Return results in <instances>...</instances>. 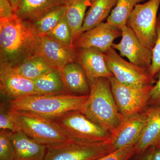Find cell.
Instances as JSON below:
<instances>
[{
    "label": "cell",
    "instance_id": "cell-1",
    "mask_svg": "<svg viewBox=\"0 0 160 160\" xmlns=\"http://www.w3.org/2000/svg\"><path fill=\"white\" fill-rule=\"evenodd\" d=\"M42 37L32 24L15 14L0 18V63L12 67L39 56Z\"/></svg>",
    "mask_w": 160,
    "mask_h": 160
},
{
    "label": "cell",
    "instance_id": "cell-2",
    "mask_svg": "<svg viewBox=\"0 0 160 160\" xmlns=\"http://www.w3.org/2000/svg\"><path fill=\"white\" fill-rule=\"evenodd\" d=\"M88 95L71 93L32 94L9 101L10 109L54 120L72 111H80Z\"/></svg>",
    "mask_w": 160,
    "mask_h": 160
},
{
    "label": "cell",
    "instance_id": "cell-3",
    "mask_svg": "<svg viewBox=\"0 0 160 160\" xmlns=\"http://www.w3.org/2000/svg\"><path fill=\"white\" fill-rule=\"evenodd\" d=\"M80 112L111 133L117 128L122 115L115 101L109 79L99 78L90 84L88 99Z\"/></svg>",
    "mask_w": 160,
    "mask_h": 160
},
{
    "label": "cell",
    "instance_id": "cell-4",
    "mask_svg": "<svg viewBox=\"0 0 160 160\" xmlns=\"http://www.w3.org/2000/svg\"><path fill=\"white\" fill-rule=\"evenodd\" d=\"M10 110L19 129L39 144L54 146L69 139L54 120L29 112Z\"/></svg>",
    "mask_w": 160,
    "mask_h": 160
},
{
    "label": "cell",
    "instance_id": "cell-5",
    "mask_svg": "<svg viewBox=\"0 0 160 160\" xmlns=\"http://www.w3.org/2000/svg\"><path fill=\"white\" fill-rule=\"evenodd\" d=\"M114 151L110 138L99 142L69 139L61 144L46 146L43 160H96Z\"/></svg>",
    "mask_w": 160,
    "mask_h": 160
},
{
    "label": "cell",
    "instance_id": "cell-6",
    "mask_svg": "<svg viewBox=\"0 0 160 160\" xmlns=\"http://www.w3.org/2000/svg\"><path fill=\"white\" fill-rule=\"evenodd\" d=\"M160 6V0H149L137 4L126 24L143 46L151 50L156 41L157 14Z\"/></svg>",
    "mask_w": 160,
    "mask_h": 160
},
{
    "label": "cell",
    "instance_id": "cell-7",
    "mask_svg": "<svg viewBox=\"0 0 160 160\" xmlns=\"http://www.w3.org/2000/svg\"><path fill=\"white\" fill-rule=\"evenodd\" d=\"M69 139L84 142H103L111 133L80 111H72L54 120Z\"/></svg>",
    "mask_w": 160,
    "mask_h": 160
},
{
    "label": "cell",
    "instance_id": "cell-8",
    "mask_svg": "<svg viewBox=\"0 0 160 160\" xmlns=\"http://www.w3.org/2000/svg\"><path fill=\"white\" fill-rule=\"evenodd\" d=\"M104 54L109 71L122 84L130 87L142 88L152 86L156 82L150 75L149 68L140 67L127 62L112 47Z\"/></svg>",
    "mask_w": 160,
    "mask_h": 160
},
{
    "label": "cell",
    "instance_id": "cell-9",
    "mask_svg": "<svg viewBox=\"0 0 160 160\" xmlns=\"http://www.w3.org/2000/svg\"><path fill=\"white\" fill-rule=\"evenodd\" d=\"M109 79L115 101L123 116L132 115L144 111L148 105L153 85L135 88L122 84L113 76Z\"/></svg>",
    "mask_w": 160,
    "mask_h": 160
},
{
    "label": "cell",
    "instance_id": "cell-10",
    "mask_svg": "<svg viewBox=\"0 0 160 160\" xmlns=\"http://www.w3.org/2000/svg\"><path fill=\"white\" fill-rule=\"evenodd\" d=\"M147 118V109L137 114L122 117L110 138L114 150L135 145L139 139Z\"/></svg>",
    "mask_w": 160,
    "mask_h": 160
},
{
    "label": "cell",
    "instance_id": "cell-11",
    "mask_svg": "<svg viewBox=\"0 0 160 160\" xmlns=\"http://www.w3.org/2000/svg\"><path fill=\"white\" fill-rule=\"evenodd\" d=\"M122 39L118 44L113 43L112 48L119 52L129 62L136 66L149 68L152 60V50L143 46L134 32L127 26L122 29Z\"/></svg>",
    "mask_w": 160,
    "mask_h": 160
},
{
    "label": "cell",
    "instance_id": "cell-12",
    "mask_svg": "<svg viewBox=\"0 0 160 160\" xmlns=\"http://www.w3.org/2000/svg\"><path fill=\"white\" fill-rule=\"evenodd\" d=\"M122 30L106 22L84 32L73 44L75 49L94 48L103 52L112 47L113 41L122 37Z\"/></svg>",
    "mask_w": 160,
    "mask_h": 160
},
{
    "label": "cell",
    "instance_id": "cell-13",
    "mask_svg": "<svg viewBox=\"0 0 160 160\" xmlns=\"http://www.w3.org/2000/svg\"><path fill=\"white\" fill-rule=\"evenodd\" d=\"M1 94L10 100L37 94L34 81L22 76L13 67L0 63Z\"/></svg>",
    "mask_w": 160,
    "mask_h": 160
},
{
    "label": "cell",
    "instance_id": "cell-14",
    "mask_svg": "<svg viewBox=\"0 0 160 160\" xmlns=\"http://www.w3.org/2000/svg\"><path fill=\"white\" fill-rule=\"evenodd\" d=\"M77 50L49 37H42L39 56L52 68L60 70L69 63L76 62Z\"/></svg>",
    "mask_w": 160,
    "mask_h": 160
},
{
    "label": "cell",
    "instance_id": "cell-15",
    "mask_svg": "<svg viewBox=\"0 0 160 160\" xmlns=\"http://www.w3.org/2000/svg\"><path fill=\"white\" fill-rule=\"evenodd\" d=\"M77 62L82 67L89 85L99 78L113 76L108 69L103 52L94 48L77 49Z\"/></svg>",
    "mask_w": 160,
    "mask_h": 160
},
{
    "label": "cell",
    "instance_id": "cell-16",
    "mask_svg": "<svg viewBox=\"0 0 160 160\" xmlns=\"http://www.w3.org/2000/svg\"><path fill=\"white\" fill-rule=\"evenodd\" d=\"M10 137L15 152V160H43L46 146L35 142L18 129L11 132Z\"/></svg>",
    "mask_w": 160,
    "mask_h": 160
},
{
    "label": "cell",
    "instance_id": "cell-17",
    "mask_svg": "<svg viewBox=\"0 0 160 160\" xmlns=\"http://www.w3.org/2000/svg\"><path fill=\"white\" fill-rule=\"evenodd\" d=\"M66 0H22L15 12L24 21L33 22L52 9L65 5Z\"/></svg>",
    "mask_w": 160,
    "mask_h": 160
},
{
    "label": "cell",
    "instance_id": "cell-18",
    "mask_svg": "<svg viewBox=\"0 0 160 160\" xmlns=\"http://www.w3.org/2000/svg\"><path fill=\"white\" fill-rule=\"evenodd\" d=\"M69 93L89 94L90 85L82 67L77 62L69 63L59 70Z\"/></svg>",
    "mask_w": 160,
    "mask_h": 160
},
{
    "label": "cell",
    "instance_id": "cell-19",
    "mask_svg": "<svg viewBox=\"0 0 160 160\" xmlns=\"http://www.w3.org/2000/svg\"><path fill=\"white\" fill-rule=\"evenodd\" d=\"M147 118L139 139L135 145L137 153L154 146L160 138V105L147 109Z\"/></svg>",
    "mask_w": 160,
    "mask_h": 160
},
{
    "label": "cell",
    "instance_id": "cell-20",
    "mask_svg": "<svg viewBox=\"0 0 160 160\" xmlns=\"http://www.w3.org/2000/svg\"><path fill=\"white\" fill-rule=\"evenodd\" d=\"M92 0H66V15L72 31V46L82 34V26L86 10Z\"/></svg>",
    "mask_w": 160,
    "mask_h": 160
},
{
    "label": "cell",
    "instance_id": "cell-21",
    "mask_svg": "<svg viewBox=\"0 0 160 160\" xmlns=\"http://www.w3.org/2000/svg\"><path fill=\"white\" fill-rule=\"evenodd\" d=\"M118 0H92L84 19L82 32L92 29L108 18Z\"/></svg>",
    "mask_w": 160,
    "mask_h": 160
},
{
    "label": "cell",
    "instance_id": "cell-22",
    "mask_svg": "<svg viewBox=\"0 0 160 160\" xmlns=\"http://www.w3.org/2000/svg\"><path fill=\"white\" fill-rule=\"evenodd\" d=\"M37 94L54 95L69 93L61 72L52 69L34 81Z\"/></svg>",
    "mask_w": 160,
    "mask_h": 160
},
{
    "label": "cell",
    "instance_id": "cell-23",
    "mask_svg": "<svg viewBox=\"0 0 160 160\" xmlns=\"http://www.w3.org/2000/svg\"><path fill=\"white\" fill-rule=\"evenodd\" d=\"M13 68L22 76L33 81L53 69L40 56L30 58Z\"/></svg>",
    "mask_w": 160,
    "mask_h": 160
},
{
    "label": "cell",
    "instance_id": "cell-24",
    "mask_svg": "<svg viewBox=\"0 0 160 160\" xmlns=\"http://www.w3.org/2000/svg\"><path fill=\"white\" fill-rule=\"evenodd\" d=\"M146 0H118L106 22L122 29L126 26L127 20L135 6Z\"/></svg>",
    "mask_w": 160,
    "mask_h": 160
},
{
    "label": "cell",
    "instance_id": "cell-25",
    "mask_svg": "<svg viewBox=\"0 0 160 160\" xmlns=\"http://www.w3.org/2000/svg\"><path fill=\"white\" fill-rule=\"evenodd\" d=\"M66 12V6H59L44 15L32 24L41 37L46 35L57 25Z\"/></svg>",
    "mask_w": 160,
    "mask_h": 160
},
{
    "label": "cell",
    "instance_id": "cell-26",
    "mask_svg": "<svg viewBox=\"0 0 160 160\" xmlns=\"http://www.w3.org/2000/svg\"><path fill=\"white\" fill-rule=\"evenodd\" d=\"M46 35L60 42L72 46L71 29L65 14L57 25Z\"/></svg>",
    "mask_w": 160,
    "mask_h": 160
},
{
    "label": "cell",
    "instance_id": "cell-27",
    "mask_svg": "<svg viewBox=\"0 0 160 160\" xmlns=\"http://www.w3.org/2000/svg\"><path fill=\"white\" fill-rule=\"evenodd\" d=\"M11 132H0V160H15V152L10 137Z\"/></svg>",
    "mask_w": 160,
    "mask_h": 160
},
{
    "label": "cell",
    "instance_id": "cell-28",
    "mask_svg": "<svg viewBox=\"0 0 160 160\" xmlns=\"http://www.w3.org/2000/svg\"><path fill=\"white\" fill-rule=\"evenodd\" d=\"M156 32V41L152 50V60L149 69L150 74L153 78L160 70V13L158 16Z\"/></svg>",
    "mask_w": 160,
    "mask_h": 160
},
{
    "label": "cell",
    "instance_id": "cell-29",
    "mask_svg": "<svg viewBox=\"0 0 160 160\" xmlns=\"http://www.w3.org/2000/svg\"><path fill=\"white\" fill-rule=\"evenodd\" d=\"M135 145L117 149L96 160H128L137 153Z\"/></svg>",
    "mask_w": 160,
    "mask_h": 160
},
{
    "label": "cell",
    "instance_id": "cell-30",
    "mask_svg": "<svg viewBox=\"0 0 160 160\" xmlns=\"http://www.w3.org/2000/svg\"><path fill=\"white\" fill-rule=\"evenodd\" d=\"M0 128L1 130H8L11 132L19 129L10 110H6L2 105H1L0 111Z\"/></svg>",
    "mask_w": 160,
    "mask_h": 160
},
{
    "label": "cell",
    "instance_id": "cell-31",
    "mask_svg": "<svg viewBox=\"0 0 160 160\" xmlns=\"http://www.w3.org/2000/svg\"><path fill=\"white\" fill-rule=\"evenodd\" d=\"M156 75L158 80L156 82L155 84L152 86L148 102V104L152 107L160 105V70Z\"/></svg>",
    "mask_w": 160,
    "mask_h": 160
},
{
    "label": "cell",
    "instance_id": "cell-32",
    "mask_svg": "<svg viewBox=\"0 0 160 160\" xmlns=\"http://www.w3.org/2000/svg\"><path fill=\"white\" fill-rule=\"evenodd\" d=\"M14 14L9 0H0V18H10Z\"/></svg>",
    "mask_w": 160,
    "mask_h": 160
},
{
    "label": "cell",
    "instance_id": "cell-33",
    "mask_svg": "<svg viewBox=\"0 0 160 160\" xmlns=\"http://www.w3.org/2000/svg\"><path fill=\"white\" fill-rule=\"evenodd\" d=\"M9 1L11 3L15 13L16 10L17 9L18 6L19 5L20 3L21 2L22 0H9Z\"/></svg>",
    "mask_w": 160,
    "mask_h": 160
},
{
    "label": "cell",
    "instance_id": "cell-34",
    "mask_svg": "<svg viewBox=\"0 0 160 160\" xmlns=\"http://www.w3.org/2000/svg\"><path fill=\"white\" fill-rule=\"evenodd\" d=\"M152 160H160V148H155Z\"/></svg>",
    "mask_w": 160,
    "mask_h": 160
},
{
    "label": "cell",
    "instance_id": "cell-35",
    "mask_svg": "<svg viewBox=\"0 0 160 160\" xmlns=\"http://www.w3.org/2000/svg\"><path fill=\"white\" fill-rule=\"evenodd\" d=\"M155 148H152L149 152L146 155V156L144 158L143 160H152L153 157V152Z\"/></svg>",
    "mask_w": 160,
    "mask_h": 160
},
{
    "label": "cell",
    "instance_id": "cell-36",
    "mask_svg": "<svg viewBox=\"0 0 160 160\" xmlns=\"http://www.w3.org/2000/svg\"><path fill=\"white\" fill-rule=\"evenodd\" d=\"M155 148H160V138L154 146Z\"/></svg>",
    "mask_w": 160,
    "mask_h": 160
}]
</instances>
